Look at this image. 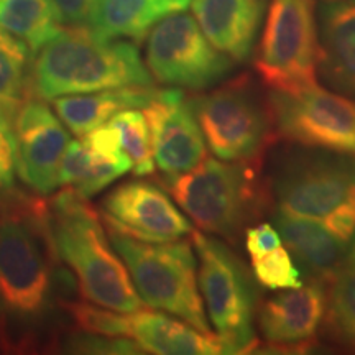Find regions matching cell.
Masks as SVG:
<instances>
[{
  "label": "cell",
  "instance_id": "7402d4cb",
  "mask_svg": "<svg viewBox=\"0 0 355 355\" xmlns=\"http://www.w3.org/2000/svg\"><path fill=\"white\" fill-rule=\"evenodd\" d=\"M128 171H132L130 162L104 158L84 145L83 140H71L61 162L60 188L71 189L78 196L91 199Z\"/></svg>",
  "mask_w": 355,
  "mask_h": 355
},
{
  "label": "cell",
  "instance_id": "30bf717a",
  "mask_svg": "<svg viewBox=\"0 0 355 355\" xmlns=\"http://www.w3.org/2000/svg\"><path fill=\"white\" fill-rule=\"evenodd\" d=\"M145 64L162 86L204 91L229 76L234 61L217 50L193 15L171 13L146 37Z\"/></svg>",
  "mask_w": 355,
  "mask_h": 355
},
{
  "label": "cell",
  "instance_id": "4dcf8cb0",
  "mask_svg": "<svg viewBox=\"0 0 355 355\" xmlns=\"http://www.w3.org/2000/svg\"><path fill=\"white\" fill-rule=\"evenodd\" d=\"M101 0H55L61 21L68 26H89Z\"/></svg>",
  "mask_w": 355,
  "mask_h": 355
},
{
  "label": "cell",
  "instance_id": "8fae6325",
  "mask_svg": "<svg viewBox=\"0 0 355 355\" xmlns=\"http://www.w3.org/2000/svg\"><path fill=\"white\" fill-rule=\"evenodd\" d=\"M275 135L291 144L355 157V101L319 84L270 91Z\"/></svg>",
  "mask_w": 355,
  "mask_h": 355
},
{
  "label": "cell",
  "instance_id": "5b68a950",
  "mask_svg": "<svg viewBox=\"0 0 355 355\" xmlns=\"http://www.w3.org/2000/svg\"><path fill=\"white\" fill-rule=\"evenodd\" d=\"M254 165L206 158L191 171L165 176L163 184L201 232L235 242L263 206Z\"/></svg>",
  "mask_w": 355,
  "mask_h": 355
},
{
  "label": "cell",
  "instance_id": "ffe728a7",
  "mask_svg": "<svg viewBox=\"0 0 355 355\" xmlns=\"http://www.w3.org/2000/svg\"><path fill=\"white\" fill-rule=\"evenodd\" d=\"M158 91L155 87L105 89L89 94L58 97L53 99V107L66 128L83 139L122 110L144 109L157 97Z\"/></svg>",
  "mask_w": 355,
  "mask_h": 355
},
{
  "label": "cell",
  "instance_id": "ac0fdd59",
  "mask_svg": "<svg viewBox=\"0 0 355 355\" xmlns=\"http://www.w3.org/2000/svg\"><path fill=\"white\" fill-rule=\"evenodd\" d=\"M318 74L355 99V0H322L318 20Z\"/></svg>",
  "mask_w": 355,
  "mask_h": 355
},
{
  "label": "cell",
  "instance_id": "ba28073f",
  "mask_svg": "<svg viewBox=\"0 0 355 355\" xmlns=\"http://www.w3.org/2000/svg\"><path fill=\"white\" fill-rule=\"evenodd\" d=\"M191 104L207 148L224 162L259 163L275 139L268 102L260 99L247 76L191 97Z\"/></svg>",
  "mask_w": 355,
  "mask_h": 355
},
{
  "label": "cell",
  "instance_id": "e0dca14e",
  "mask_svg": "<svg viewBox=\"0 0 355 355\" xmlns=\"http://www.w3.org/2000/svg\"><path fill=\"white\" fill-rule=\"evenodd\" d=\"M273 220L300 270L311 282L331 283L349 260L350 243L327 227L326 222L277 209Z\"/></svg>",
  "mask_w": 355,
  "mask_h": 355
},
{
  "label": "cell",
  "instance_id": "3957f363",
  "mask_svg": "<svg viewBox=\"0 0 355 355\" xmlns=\"http://www.w3.org/2000/svg\"><path fill=\"white\" fill-rule=\"evenodd\" d=\"M46 201L56 252L76 278L81 300L119 313L144 308L125 263L109 241L101 212L89 199L63 188Z\"/></svg>",
  "mask_w": 355,
  "mask_h": 355
},
{
  "label": "cell",
  "instance_id": "cb8c5ba5",
  "mask_svg": "<svg viewBox=\"0 0 355 355\" xmlns=\"http://www.w3.org/2000/svg\"><path fill=\"white\" fill-rule=\"evenodd\" d=\"M33 53L15 35L0 26V104L19 107L30 99Z\"/></svg>",
  "mask_w": 355,
  "mask_h": 355
},
{
  "label": "cell",
  "instance_id": "83f0119b",
  "mask_svg": "<svg viewBox=\"0 0 355 355\" xmlns=\"http://www.w3.org/2000/svg\"><path fill=\"white\" fill-rule=\"evenodd\" d=\"M254 277L261 286L268 290H285L303 285L300 266L286 248L279 245L260 259L252 260Z\"/></svg>",
  "mask_w": 355,
  "mask_h": 355
},
{
  "label": "cell",
  "instance_id": "6da1fadb",
  "mask_svg": "<svg viewBox=\"0 0 355 355\" xmlns=\"http://www.w3.org/2000/svg\"><path fill=\"white\" fill-rule=\"evenodd\" d=\"M76 293L53 241L48 201L20 193L0 209V350L56 352Z\"/></svg>",
  "mask_w": 355,
  "mask_h": 355
},
{
  "label": "cell",
  "instance_id": "4316f807",
  "mask_svg": "<svg viewBox=\"0 0 355 355\" xmlns=\"http://www.w3.org/2000/svg\"><path fill=\"white\" fill-rule=\"evenodd\" d=\"M56 352L64 354H92V355H135L145 354L139 344L127 337L105 336L86 329L66 331L58 344Z\"/></svg>",
  "mask_w": 355,
  "mask_h": 355
},
{
  "label": "cell",
  "instance_id": "7a4b0ae2",
  "mask_svg": "<svg viewBox=\"0 0 355 355\" xmlns=\"http://www.w3.org/2000/svg\"><path fill=\"white\" fill-rule=\"evenodd\" d=\"M133 42L68 26L33 55L30 96L42 101L121 87H153Z\"/></svg>",
  "mask_w": 355,
  "mask_h": 355
},
{
  "label": "cell",
  "instance_id": "2e32d148",
  "mask_svg": "<svg viewBox=\"0 0 355 355\" xmlns=\"http://www.w3.org/2000/svg\"><path fill=\"white\" fill-rule=\"evenodd\" d=\"M326 285L311 282L277 290L259 311L260 334L268 344L301 347L314 339L326 318Z\"/></svg>",
  "mask_w": 355,
  "mask_h": 355
},
{
  "label": "cell",
  "instance_id": "44dd1931",
  "mask_svg": "<svg viewBox=\"0 0 355 355\" xmlns=\"http://www.w3.org/2000/svg\"><path fill=\"white\" fill-rule=\"evenodd\" d=\"M193 0H101L89 28L105 38L140 44L158 21L183 12Z\"/></svg>",
  "mask_w": 355,
  "mask_h": 355
},
{
  "label": "cell",
  "instance_id": "d6986e66",
  "mask_svg": "<svg viewBox=\"0 0 355 355\" xmlns=\"http://www.w3.org/2000/svg\"><path fill=\"white\" fill-rule=\"evenodd\" d=\"M268 0H193L191 10L202 33L232 61L248 60Z\"/></svg>",
  "mask_w": 355,
  "mask_h": 355
},
{
  "label": "cell",
  "instance_id": "603a6c76",
  "mask_svg": "<svg viewBox=\"0 0 355 355\" xmlns=\"http://www.w3.org/2000/svg\"><path fill=\"white\" fill-rule=\"evenodd\" d=\"M55 0H0V26L35 55L63 30Z\"/></svg>",
  "mask_w": 355,
  "mask_h": 355
},
{
  "label": "cell",
  "instance_id": "9a60e30c",
  "mask_svg": "<svg viewBox=\"0 0 355 355\" xmlns=\"http://www.w3.org/2000/svg\"><path fill=\"white\" fill-rule=\"evenodd\" d=\"M155 165L165 176L191 171L207 158V144L191 99L181 89H159L145 105Z\"/></svg>",
  "mask_w": 355,
  "mask_h": 355
},
{
  "label": "cell",
  "instance_id": "f1b7e54d",
  "mask_svg": "<svg viewBox=\"0 0 355 355\" xmlns=\"http://www.w3.org/2000/svg\"><path fill=\"white\" fill-rule=\"evenodd\" d=\"M19 107L0 104V209L21 191L17 188V158L13 119Z\"/></svg>",
  "mask_w": 355,
  "mask_h": 355
},
{
  "label": "cell",
  "instance_id": "8992f818",
  "mask_svg": "<svg viewBox=\"0 0 355 355\" xmlns=\"http://www.w3.org/2000/svg\"><path fill=\"white\" fill-rule=\"evenodd\" d=\"M198 257V283L207 319L224 354H247L259 344L255 334L257 288L241 257L216 235L191 234Z\"/></svg>",
  "mask_w": 355,
  "mask_h": 355
},
{
  "label": "cell",
  "instance_id": "d4e9b609",
  "mask_svg": "<svg viewBox=\"0 0 355 355\" xmlns=\"http://www.w3.org/2000/svg\"><path fill=\"white\" fill-rule=\"evenodd\" d=\"M326 326L339 343L355 347V263H347L329 283Z\"/></svg>",
  "mask_w": 355,
  "mask_h": 355
},
{
  "label": "cell",
  "instance_id": "f546056e",
  "mask_svg": "<svg viewBox=\"0 0 355 355\" xmlns=\"http://www.w3.org/2000/svg\"><path fill=\"white\" fill-rule=\"evenodd\" d=\"M282 235L268 222H261L255 227L245 229V248L252 260L260 259L268 252L282 245Z\"/></svg>",
  "mask_w": 355,
  "mask_h": 355
},
{
  "label": "cell",
  "instance_id": "484cf974",
  "mask_svg": "<svg viewBox=\"0 0 355 355\" xmlns=\"http://www.w3.org/2000/svg\"><path fill=\"white\" fill-rule=\"evenodd\" d=\"M117 128L123 153L130 158L132 171L135 176H148L155 171L152 133L144 110L125 109L115 114L109 121Z\"/></svg>",
  "mask_w": 355,
  "mask_h": 355
},
{
  "label": "cell",
  "instance_id": "9c48e42d",
  "mask_svg": "<svg viewBox=\"0 0 355 355\" xmlns=\"http://www.w3.org/2000/svg\"><path fill=\"white\" fill-rule=\"evenodd\" d=\"M255 69L273 91L318 84L316 0H270Z\"/></svg>",
  "mask_w": 355,
  "mask_h": 355
},
{
  "label": "cell",
  "instance_id": "52a82bcc",
  "mask_svg": "<svg viewBox=\"0 0 355 355\" xmlns=\"http://www.w3.org/2000/svg\"><path fill=\"white\" fill-rule=\"evenodd\" d=\"M275 162L270 186L277 209L324 220L355 202V157L298 145Z\"/></svg>",
  "mask_w": 355,
  "mask_h": 355
},
{
  "label": "cell",
  "instance_id": "5bb4252c",
  "mask_svg": "<svg viewBox=\"0 0 355 355\" xmlns=\"http://www.w3.org/2000/svg\"><path fill=\"white\" fill-rule=\"evenodd\" d=\"M101 211L102 220L145 242L180 241L193 234V224L166 188L141 178L110 189Z\"/></svg>",
  "mask_w": 355,
  "mask_h": 355
},
{
  "label": "cell",
  "instance_id": "277c9868",
  "mask_svg": "<svg viewBox=\"0 0 355 355\" xmlns=\"http://www.w3.org/2000/svg\"><path fill=\"white\" fill-rule=\"evenodd\" d=\"M104 225L145 306L173 314L206 334H214L199 291L193 242L181 239L145 242L107 222Z\"/></svg>",
  "mask_w": 355,
  "mask_h": 355
},
{
  "label": "cell",
  "instance_id": "7c38bea8",
  "mask_svg": "<svg viewBox=\"0 0 355 355\" xmlns=\"http://www.w3.org/2000/svg\"><path fill=\"white\" fill-rule=\"evenodd\" d=\"M66 313L79 329L105 336L127 337L144 349L145 354L157 355H216L224 347L216 334H206L183 319L163 311L139 309L119 313L87 301L73 300L64 306Z\"/></svg>",
  "mask_w": 355,
  "mask_h": 355
},
{
  "label": "cell",
  "instance_id": "4fadbf2b",
  "mask_svg": "<svg viewBox=\"0 0 355 355\" xmlns=\"http://www.w3.org/2000/svg\"><path fill=\"white\" fill-rule=\"evenodd\" d=\"M17 176L38 196H51L60 188L61 162L69 145L66 125L44 101L30 97L13 119Z\"/></svg>",
  "mask_w": 355,
  "mask_h": 355
}]
</instances>
